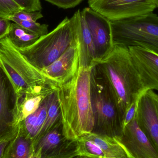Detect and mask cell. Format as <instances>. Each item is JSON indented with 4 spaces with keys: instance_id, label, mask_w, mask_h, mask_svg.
Masks as SVG:
<instances>
[{
    "instance_id": "cell-26",
    "label": "cell",
    "mask_w": 158,
    "mask_h": 158,
    "mask_svg": "<svg viewBox=\"0 0 158 158\" xmlns=\"http://www.w3.org/2000/svg\"><path fill=\"white\" fill-rule=\"evenodd\" d=\"M23 11L27 12L40 11L42 9L40 0H13Z\"/></svg>"
},
{
    "instance_id": "cell-27",
    "label": "cell",
    "mask_w": 158,
    "mask_h": 158,
    "mask_svg": "<svg viewBox=\"0 0 158 158\" xmlns=\"http://www.w3.org/2000/svg\"><path fill=\"white\" fill-rule=\"evenodd\" d=\"M141 95L132 103L131 105L128 108L125 112L123 119V129L129 123L131 122L133 119L135 117L137 112V107H138L139 99Z\"/></svg>"
},
{
    "instance_id": "cell-30",
    "label": "cell",
    "mask_w": 158,
    "mask_h": 158,
    "mask_svg": "<svg viewBox=\"0 0 158 158\" xmlns=\"http://www.w3.org/2000/svg\"><path fill=\"white\" fill-rule=\"evenodd\" d=\"M10 139H3L0 140V158H2L5 149L8 144Z\"/></svg>"
},
{
    "instance_id": "cell-12",
    "label": "cell",
    "mask_w": 158,
    "mask_h": 158,
    "mask_svg": "<svg viewBox=\"0 0 158 158\" xmlns=\"http://www.w3.org/2000/svg\"><path fill=\"white\" fill-rule=\"evenodd\" d=\"M81 47L79 36L65 52L54 62L40 70L47 78L57 85L64 83L74 77L80 66Z\"/></svg>"
},
{
    "instance_id": "cell-22",
    "label": "cell",
    "mask_w": 158,
    "mask_h": 158,
    "mask_svg": "<svg viewBox=\"0 0 158 158\" xmlns=\"http://www.w3.org/2000/svg\"><path fill=\"white\" fill-rule=\"evenodd\" d=\"M79 156L89 158H106L100 148L83 135L77 139Z\"/></svg>"
},
{
    "instance_id": "cell-14",
    "label": "cell",
    "mask_w": 158,
    "mask_h": 158,
    "mask_svg": "<svg viewBox=\"0 0 158 158\" xmlns=\"http://www.w3.org/2000/svg\"><path fill=\"white\" fill-rule=\"evenodd\" d=\"M128 48L145 88L158 91V54L138 46Z\"/></svg>"
},
{
    "instance_id": "cell-34",
    "label": "cell",
    "mask_w": 158,
    "mask_h": 158,
    "mask_svg": "<svg viewBox=\"0 0 158 158\" xmlns=\"http://www.w3.org/2000/svg\"><path fill=\"white\" fill-rule=\"evenodd\" d=\"M88 1H92V0H88Z\"/></svg>"
},
{
    "instance_id": "cell-3",
    "label": "cell",
    "mask_w": 158,
    "mask_h": 158,
    "mask_svg": "<svg viewBox=\"0 0 158 158\" xmlns=\"http://www.w3.org/2000/svg\"><path fill=\"white\" fill-rule=\"evenodd\" d=\"M90 92L94 118L92 132L113 138L120 137L123 118L112 89L96 64L91 68Z\"/></svg>"
},
{
    "instance_id": "cell-7",
    "label": "cell",
    "mask_w": 158,
    "mask_h": 158,
    "mask_svg": "<svg viewBox=\"0 0 158 158\" xmlns=\"http://www.w3.org/2000/svg\"><path fill=\"white\" fill-rule=\"evenodd\" d=\"M88 4L110 21L144 15L156 8L153 0H92Z\"/></svg>"
},
{
    "instance_id": "cell-20",
    "label": "cell",
    "mask_w": 158,
    "mask_h": 158,
    "mask_svg": "<svg viewBox=\"0 0 158 158\" xmlns=\"http://www.w3.org/2000/svg\"><path fill=\"white\" fill-rule=\"evenodd\" d=\"M56 89L49 96L48 109L45 122L40 132L32 143L33 147L58 123L62 122L61 109L57 98Z\"/></svg>"
},
{
    "instance_id": "cell-10",
    "label": "cell",
    "mask_w": 158,
    "mask_h": 158,
    "mask_svg": "<svg viewBox=\"0 0 158 158\" xmlns=\"http://www.w3.org/2000/svg\"><path fill=\"white\" fill-rule=\"evenodd\" d=\"M33 149H40L41 158H75L79 156L77 139L70 140L64 135L62 122L33 146Z\"/></svg>"
},
{
    "instance_id": "cell-29",
    "label": "cell",
    "mask_w": 158,
    "mask_h": 158,
    "mask_svg": "<svg viewBox=\"0 0 158 158\" xmlns=\"http://www.w3.org/2000/svg\"><path fill=\"white\" fill-rule=\"evenodd\" d=\"M11 20L6 18L0 17V40L7 36L11 27Z\"/></svg>"
},
{
    "instance_id": "cell-17",
    "label": "cell",
    "mask_w": 158,
    "mask_h": 158,
    "mask_svg": "<svg viewBox=\"0 0 158 158\" xmlns=\"http://www.w3.org/2000/svg\"><path fill=\"white\" fill-rule=\"evenodd\" d=\"M33 151L32 140L18 126L17 132L6 145L2 158H29Z\"/></svg>"
},
{
    "instance_id": "cell-13",
    "label": "cell",
    "mask_w": 158,
    "mask_h": 158,
    "mask_svg": "<svg viewBox=\"0 0 158 158\" xmlns=\"http://www.w3.org/2000/svg\"><path fill=\"white\" fill-rule=\"evenodd\" d=\"M136 116L139 127L158 151V95L154 90L141 95Z\"/></svg>"
},
{
    "instance_id": "cell-1",
    "label": "cell",
    "mask_w": 158,
    "mask_h": 158,
    "mask_svg": "<svg viewBox=\"0 0 158 158\" xmlns=\"http://www.w3.org/2000/svg\"><path fill=\"white\" fill-rule=\"evenodd\" d=\"M91 68L79 66L73 77L57 85L63 134L70 140L77 139L94 130V118L90 92Z\"/></svg>"
},
{
    "instance_id": "cell-11",
    "label": "cell",
    "mask_w": 158,
    "mask_h": 158,
    "mask_svg": "<svg viewBox=\"0 0 158 158\" xmlns=\"http://www.w3.org/2000/svg\"><path fill=\"white\" fill-rule=\"evenodd\" d=\"M114 139L130 158H158V151L139 127L136 115L123 129L121 136Z\"/></svg>"
},
{
    "instance_id": "cell-8",
    "label": "cell",
    "mask_w": 158,
    "mask_h": 158,
    "mask_svg": "<svg viewBox=\"0 0 158 158\" xmlns=\"http://www.w3.org/2000/svg\"><path fill=\"white\" fill-rule=\"evenodd\" d=\"M17 101L15 88L0 67V140H11L17 132Z\"/></svg>"
},
{
    "instance_id": "cell-33",
    "label": "cell",
    "mask_w": 158,
    "mask_h": 158,
    "mask_svg": "<svg viewBox=\"0 0 158 158\" xmlns=\"http://www.w3.org/2000/svg\"><path fill=\"white\" fill-rule=\"evenodd\" d=\"M75 158H89L88 157H86L81 156H78L76 157Z\"/></svg>"
},
{
    "instance_id": "cell-24",
    "label": "cell",
    "mask_w": 158,
    "mask_h": 158,
    "mask_svg": "<svg viewBox=\"0 0 158 158\" xmlns=\"http://www.w3.org/2000/svg\"><path fill=\"white\" fill-rule=\"evenodd\" d=\"M22 10L13 0H0V17L8 18L10 16Z\"/></svg>"
},
{
    "instance_id": "cell-28",
    "label": "cell",
    "mask_w": 158,
    "mask_h": 158,
    "mask_svg": "<svg viewBox=\"0 0 158 158\" xmlns=\"http://www.w3.org/2000/svg\"><path fill=\"white\" fill-rule=\"evenodd\" d=\"M60 8H73L79 5L83 0H45Z\"/></svg>"
},
{
    "instance_id": "cell-31",
    "label": "cell",
    "mask_w": 158,
    "mask_h": 158,
    "mask_svg": "<svg viewBox=\"0 0 158 158\" xmlns=\"http://www.w3.org/2000/svg\"><path fill=\"white\" fill-rule=\"evenodd\" d=\"M29 158H41L40 151V149L35 151L33 150Z\"/></svg>"
},
{
    "instance_id": "cell-2",
    "label": "cell",
    "mask_w": 158,
    "mask_h": 158,
    "mask_svg": "<svg viewBox=\"0 0 158 158\" xmlns=\"http://www.w3.org/2000/svg\"><path fill=\"white\" fill-rule=\"evenodd\" d=\"M96 64L112 89L123 119L132 103L148 90L134 64L129 49L114 45L111 51Z\"/></svg>"
},
{
    "instance_id": "cell-18",
    "label": "cell",
    "mask_w": 158,
    "mask_h": 158,
    "mask_svg": "<svg viewBox=\"0 0 158 158\" xmlns=\"http://www.w3.org/2000/svg\"><path fill=\"white\" fill-rule=\"evenodd\" d=\"M49 96L43 101L36 111L19 123L18 126L32 140V143L40 132L45 122Z\"/></svg>"
},
{
    "instance_id": "cell-15",
    "label": "cell",
    "mask_w": 158,
    "mask_h": 158,
    "mask_svg": "<svg viewBox=\"0 0 158 158\" xmlns=\"http://www.w3.org/2000/svg\"><path fill=\"white\" fill-rule=\"evenodd\" d=\"M74 15L77 20L81 47L80 65L92 67L96 64V61L91 32L81 11L79 9Z\"/></svg>"
},
{
    "instance_id": "cell-16",
    "label": "cell",
    "mask_w": 158,
    "mask_h": 158,
    "mask_svg": "<svg viewBox=\"0 0 158 158\" xmlns=\"http://www.w3.org/2000/svg\"><path fill=\"white\" fill-rule=\"evenodd\" d=\"M56 88H52L38 93L17 96L16 118L18 124L38 110L43 101Z\"/></svg>"
},
{
    "instance_id": "cell-9",
    "label": "cell",
    "mask_w": 158,
    "mask_h": 158,
    "mask_svg": "<svg viewBox=\"0 0 158 158\" xmlns=\"http://www.w3.org/2000/svg\"><path fill=\"white\" fill-rule=\"evenodd\" d=\"M81 12L92 35L97 64L111 51L114 46L110 21L90 7H85Z\"/></svg>"
},
{
    "instance_id": "cell-21",
    "label": "cell",
    "mask_w": 158,
    "mask_h": 158,
    "mask_svg": "<svg viewBox=\"0 0 158 158\" xmlns=\"http://www.w3.org/2000/svg\"><path fill=\"white\" fill-rule=\"evenodd\" d=\"M7 38L18 49L27 48L34 44L40 36L13 22L11 23Z\"/></svg>"
},
{
    "instance_id": "cell-4",
    "label": "cell",
    "mask_w": 158,
    "mask_h": 158,
    "mask_svg": "<svg viewBox=\"0 0 158 158\" xmlns=\"http://www.w3.org/2000/svg\"><path fill=\"white\" fill-rule=\"evenodd\" d=\"M0 67L17 96L38 93L58 85L28 62L7 36L0 40Z\"/></svg>"
},
{
    "instance_id": "cell-32",
    "label": "cell",
    "mask_w": 158,
    "mask_h": 158,
    "mask_svg": "<svg viewBox=\"0 0 158 158\" xmlns=\"http://www.w3.org/2000/svg\"><path fill=\"white\" fill-rule=\"evenodd\" d=\"M153 1L156 6V7H158V0H153Z\"/></svg>"
},
{
    "instance_id": "cell-19",
    "label": "cell",
    "mask_w": 158,
    "mask_h": 158,
    "mask_svg": "<svg viewBox=\"0 0 158 158\" xmlns=\"http://www.w3.org/2000/svg\"><path fill=\"white\" fill-rule=\"evenodd\" d=\"M82 135L96 144L102 150L106 158H130L126 151L114 138L93 132Z\"/></svg>"
},
{
    "instance_id": "cell-25",
    "label": "cell",
    "mask_w": 158,
    "mask_h": 158,
    "mask_svg": "<svg viewBox=\"0 0 158 158\" xmlns=\"http://www.w3.org/2000/svg\"><path fill=\"white\" fill-rule=\"evenodd\" d=\"M43 17V15L40 11L27 12L22 10L10 16L7 19L11 21L14 19H19L24 21H37L38 19H40Z\"/></svg>"
},
{
    "instance_id": "cell-5",
    "label": "cell",
    "mask_w": 158,
    "mask_h": 158,
    "mask_svg": "<svg viewBox=\"0 0 158 158\" xmlns=\"http://www.w3.org/2000/svg\"><path fill=\"white\" fill-rule=\"evenodd\" d=\"M78 38L75 15L66 17L52 31L27 48L17 49L31 64L41 70L58 59Z\"/></svg>"
},
{
    "instance_id": "cell-23",
    "label": "cell",
    "mask_w": 158,
    "mask_h": 158,
    "mask_svg": "<svg viewBox=\"0 0 158 158\" xmlns=\"http://www.w3.org/2000/svg\"><path fill=\"white\" fill-rule=\"evenodd\" d=\"M12 21L40 37L48 33V25L46 24H40L37 21H24L19 19H14Z\"/></svg>"
},
{
    "instance_id": "cell-6",
    "label": "cell",
    "mask_w": 158,
    "mask_h": 158,
    "mask_svg": "<svg viewBox=\"0 0 158 158\" xmlns=\"http://www.w3.org/2000/svg\"><path fill=\"white\" fill-rule=\"evenodd\" d=\"M110 21L113 45L138 46L158 54V15Z\"/></svg>"
}]
</instances>
